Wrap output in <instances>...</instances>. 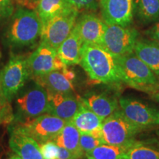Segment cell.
<instances>
[{
  "instance_id": "7402d4cb",
  "label": "cell",
  "mask_w": 159,
  "mask_h": 159,
  "mask_svg": "<svg viewBox=\"0 0 159 159\" xmlns=\"http://www.w3.org/2000/svg\"><path fill=\"white\" fill-rule=\"evenodd\" d=\"M134 15L144 25L159 21V0H134Z\"/></svg>"
},
{
  "instance_id": "8fae6325",
  "label": "cell",
  "mask_w": 159,
  "mask_h": 159,
  "mask_svg": "<svg viewBox=\"0 0 159 159\" xmlns=\"http://www.w3.org/2000/svg\"><path fill=\"white\" fill-rule=\"evenodd\" d=\"M119 108L133 124L142 130L159 125V110L152 108L137 99L122 97Z\"/></svg>"
},
{
  "instance_id": "cb8c5ba5",
  "label": "cell",
  "mask_w": 159,
  "mask_h": 159,
  "mask_svg": "<svg viewBox=\"0 0 159 159\" xmlns=\"http://www.w3.org/2000/svg\"><path fill=\"white\" fill-rule=\"evenodd\" d=\"M131 144L119 146L102 144L85 155L88 159H122L123 155Z\"/></svg>"
},
{
  "instance_id": "f1b7e54d",
  "label": "cell",
  "mask_w": 159,
  "mask_h": 159,
  "mask_svg": "<svg viewBox=\"0 0 159 159\" xmlns=\"http://www.w3.org/2000/svg\"><path fill=\"white\" fill-rule=\"evenodd\" d=\"M41 152L43 159H57L60 147L53 141H49L40 145Z\"/></svg>"
},
{
  "instance_id": "6da1fadb",
  "label": "cell",
  "mask_w": 159,
  "mask_h": 159,
  "mask_svg": "<svg viewBox=\"0 0 159 159\" xmlns=\"http://www.w3.org/2000/svg\"><path fill=\"white\" fill-rule=\"evenodd\" d=\"M80 64L94 82L111 85L122 82L116 57L101 45L83 43Z\"/></svg>"
},
{
  "instance_id": "484cf974",
  "label": "cell",
  "mask_w": 159,
  "mask_h": 159,
  "mask_svg": "<svg viewBox=\"0 0 159 159\" xmlns=\"http://www.w3.org/2000/svg\"><path fill=\"white\" fill-rule=\"evenodd\" d=\"M10 102L4 94L0 83V125L9 124L14 118Z\"/></svg>"
},
{
  "instance_id": "d590c367",
  "label": "cell",
  "mask_w": 159,
  "mask_h": 159,
  "mask_svg": "<svg viewBox=\"0 0 159 159\" xmlns=\"http://www.w3.org/2000/svg\"><path fill=\"white\" fill-rule=\"evenodd\" d=\"M19 1H21V3L23 4V2H24V0H19Z\"/></svg>"
},
{
  "instance_id": "4fadbf2b",
  "label": "cell",
  "mask_w": 159,
  "mask_h": 159,
  "mask_svg": "<svg viewBox=\"0 0 159 159\" xmlns=\"http://www.w3.org/2000/svg\"><path fill=\"white\" fill-rule=\"evenodd\" d=\"M9 145L21 159H43L39 143L19 125L10 129Z\"/></svg>"
},
{
  "instance_id": "f546056e",
  "label": "cell",
  "mask_w": 159,
  "mask_h": 159,
  "mask_svg": "<svg viewBox=\"0 0 159 159\" xmlns=\"http://www.w3.org/2000/svg\"><path fill=\"white\" fill-rule=\"evenodd\" d=\"M15 0H0V20L11 17L14 13Z\"/></svg>"
},
{
  "instance_id": "277c9868",
  "label": "cell",
  "mask_w": 159,
  "mask_h": 159,
  "mask_svg": "<svg viewBox=\"0 0 159 159\" xmlns=\"http://www.w3.org/2000/svg\"><path fill=\"white\" fill-rule=\"evenodd\" d=\"M142 130L133 124L120 108L103 121L101 130L104 144L119 146L133 144L136 135Z\"/></svg>"
},
{
  "instance_id": "30bf717a",
  "label": "cell",
  "mask_w": 159,
  "mask_h": 159,
  "mask_svg": "<svg viewBox=\"0 0 159 159\" xmlns=\"http://www.w3.org/2000/svg\"><path fill=\"white\" fill-rule=\"evenodd\" d=\"M27 65L32 78L67 67L59 57L56 49L41 41L27 57Z\"/></svg>"
},
{
  "instance_id": "ac0fdd59",
  "label": "cell",
  "mask_w": 159,
  "mask_h": 159,
  "mask_svg": "<svg viewBox=\"0 0 159 159\" xmlns=\"http://www.w3.org/2000/svg\"><path fill=\"white\" fill-rule=\"evenodd\" d=\"M71 122L78 129L80 134H91L102 140L101 130L103 120L90 109L85 106L82 102L79 110L75 114Z\"/></svg>"
},
{
  "instance_id": "83f0119b",
  "label": "cell",
  "mask_w": 159,
  "mask_h": 159,
  "mask_svg": "<svg viewBox=\"0 0 159 159\" xmlns=\"http://www.w3.org/2000/svg\"><path fill=\"white\" fill-rule=\"evenodd\" d=\"M77 11H96L99 7V0H66Z\"/></svg>"
},
{
  "instance_id": "5b68a950",
  "label": "cell",
  "mask_w": 159,
  "mask_h": 159,
  "mask_svg": "<svg viewBox=\"0 0 159 159\" xmlns=\"http://www.w3.org/2000/svg\"><path fill=\"white\" fill-rule=\"evenodd\" d=\"M30 77L27 58L21 55H12L0 71V83L4 94L11 101Z\"/></svg>"
},
{
  "instance_id": "4dcf8cb0",
  "label": "cell",
  "mask_w": 159,
  "mask_h": 159,
  "mask_svg": "<svg viewBox=\"0 0 159 159\" xmlns=\"http://www.w3.org/2000/svg\"><path fill=\"white\" fill-rule=\"evenodd\" d=\"M146 34L152 41L159 44V21L148 30Z\"/></svg>"
},
{
  "instance_id": "4316f807",
  "label": "cell",
  "mask_w": 159,
  "mask_h": 159,
  "mask_svg": "<svg viewBox=\"0 0 159 159\" xmlns=\"http://www.w3.org/2000/svg\"><path fill=\"white\" fill-rule=\"evenodd\" d=\"M102 144H104L103 141L98 137L89 134H80V146L84 153H86Z\"/></svg>"
},
{
  "instance_id": "52a82bcc",
  "label": "cell",
  "mask_w": 159,
  "mask_h": 159,
  "mask_svg": "<svg viewBox=\"0 0 159 159\" xmlns=\"http://www.w3.org/2000/svg\"><path fill=\"white\" fill-rule=\"evenodd\" d=\"M79 11L75 7L67 10L43 25L41 41L51 47L58 48L74 28Z\"/></svg>"
},
{
  "instance_id": "ba28073f",
  "label": "cell",
  "mask_w": 159,
  "mask_h": 159,
  "mask_svg": "<svg viewBox=\"0 0 159 159\" xmlns=\"http://www.w3.org/2000/svg\"><path fill=\"white\" fill-rule=\"evenodd\" d=\"M66 122L54 115L44 114L24 121L19 125L41 145L54 140Z\"/></svg>"
},
{
  "instance_id": "9a60e30c",
  "label": "cell",
  "mask_w": 159,
  "mask_h": 159,
  "mask_svg": "<svg viewBox=\"0 0 159 159\" xmlns=\"http://www.w3.org/2000/svg\"><path fill=\"white\" fill-rule=\"evenodd\" d=\"M48 95L49 114L63 120L71 121L80 107V99L70 94L46 90Z\"/></svg>"
},
{
  "instance_id": "8992f818",
  "label": "cell",
  "mask_w": 159,
  "mask_h": 159,
  "mask_svg": "<svg viewBox=\"0 0 159 159\" xmlns=\"http://www.w3.org/2000/svg\"><path fill=\"white\" fill-rule=\"evenodd\" d=\"M139 33L134 27L107 25L101 46L114 57L134 52Z\"/></svg>"
},
{
  "instance_id": "1f68e13d",
  "label": "cell",
  "mask_w": 159,
  "mask_h": 159,
  "mask_svg": "<svg viewBox=\"0 0 159 159\" xmlns=\"http://www.w3.org/2000/svg\"><path fill=\"white\" fill-rule=\"evenodd\" d=\"M57 159H78L77 156L66 149L60 148L59 155Z\"/></svg>"
},
{
  "instance_id": "d6986e66",
  "label": "cell",
  "mask_w": 159,
  "mask_h": 159,
  "mask_svg": "<svg viewBox=\"0 0 159 159\" xmlns=\"http://www.w3.org/2000/svg\"><path fill=\"white\" fill-rule=\"evenodd\" d=\"M81 40L76 27H74L69 36L57 49V55L63 63L68 66L80 64L83 49Z\"/></svg>"
},
{
  "instance_id": "7a4b0ae2",
  "label": "cell",
  "mask_w": 159,
  "mask_h": 159,
  "mask_svg": "<svg viewBox=\"0 0 159 159\" xmlns=\"http://www.w3.org/2000/svg\"><path fill=\"white\" fill-rule=\"evenodd\" d=\"M43 25L35 11L19 8L11 16L5 33L7 43L21 48L34 44L41 38Z\"/></svg>"
},
{
  "instance_id": "d4e9b609",
  "label": "cell",
  "mask_w": 159,
  "mask_h": 159,
  "mask_svg": "<svg viewBox=\"0 0 159 159\" xmlns=\"http://www.w3.org/2000/svg\"><path fill=\"white\" fill-rule=\"evenodd\" d=\"M122 159H159V150L144 143L134 142Z\"/></svg>"
},
{
  "instance_id": "44dd1931",
  "label": "cell",
  "mask_w": 159,
  "mask_h": 159,
  "mask_svg": "<svg viewBox=\"0 0 159 159\" xmlns=\"http://www.w3.org/2000/svg\"><path fill=\"white\" fill-rule=\"evenodd\" d=\"M134 52L159 78V44L152 41L138 40Z\"/></svg>"
},
{
  "instance_id": "ffe728a7",
  "label": "cell",
  "mask_w": 159,
  "mask_h": 159,
  "mask_svg": "<svg viewBox=\"0 0 159 159\" xmlns=\"http://www.w3.org/2000/svg\"><path fill=\"white\" fill-rule=\"evenodd\" d=\"M80 132L74 124L69 121L66 122L53 142L60 148H65L71 151L79 159L82 158L84 155V152L80 146Z\"/></svg>"
},
{
  "instance_id": "603a6c76",
  "label": "cell",
  "mask_w": 159,
  "mask_h": 159,
  "mask_svg": "<svg viewBox=\"0 0 159 159\" xmlns=\"http://www.w3.org/2000/svg\"><path fill=\"white\" fill-rule=\"evenodd\" d=\"M71 7L66 0H39L35 11L44 25L52 18Z\"/></svg>"
},
{
  "instance_id": "e0dca14e",
  "label": "cell",
  "mask_w": 159,
  "mask_h": 159,
  "mask_svg": "<svg viewBox=\"0 0 159 159\" xmlns=\"http://www.w3.org/2000/svg\"><path fill=\"white\" fill-rule=\"evenodd\" d=\"M80 99L83 104L100 117L103 121L119 108V101L105 93H88Z\"/></svg>"
},
{
  "instance_id": "d6a6232c",
  "label": "cell",
  "mask_w": 159,
  "mask_h": 159,
  "mask_svg": "<svg viewBox=\"0 0 159 159\" xmlns=\"http://www.w3.org/2000/svg\"><path fill=\"white\" fill-rule=\"evenodd\" d=\"M38 2H39V0H24L23 5L30 6V7L33 5L36 6Z\"/></svg>"
},
{
  "instance_id": "3957f363",
  "label": "cell",
  "mask_w": 159,
  "mask_h": 159,
  "mask_svg": "<svg viewBox=\"0 0 159 159\" xmlns=\"http://www.w3.org/2000/svg\"><path fill=\"white\" fill-rule=\"evenodd\" d=\"M122 81L131 88L150 94L159 88V78L134 52L116 57Z\"/></svg>"
},
{
  "instance_id": "836d02e7",
  "label": "cell",
  "mask_w": 159,
  "mask_h": 159,
  "mask_svg": "<svg viewBox=\"0 0 159 159\" xmlns=\"http://www.w3.org/2000/svg\"><path fill=\"white\" fill-rule=\"evenodd\" d=\"M151 95L152 96V98H153L154 99H156L157 102H159V88L157 89V91H156V92H154L153 94H151Z\"/></svg>"
},
{
  "instance_id": "2e32d148",
  "label": "cell",
  "mask_w": 159,
  "mask_h": 159,
  "mask_svg": "<svg viewBox=\"0 0 159 159\" xmlns=\"http://www.w3.org/2000/svg\"><path fill=\"white\" fill-rule=\"evenodd\" d=\"M75 77L74 71L66 67L61 70L52 71L48 74L33 77V80L45 90L70 94L74 91Z\"/></svg>"
},
{
  "instance_id": "e575fe53",
  "label": "cell",
  "mask_w": 159,
  "mask_h": 159,
  "mask_svg": "<svg viewBox=\"0 0 159 159\" xmlns=\"http://www.w3.org/2000/svg\"><path fill=\"white\" fill-rule=\"evenodd\" d=\"M7 159H21L19 156H18L17 155H13V156H11Z\"/></svg>"
},
{
  "instance_id": "7c38bea8",
  "label": "cell",
  "mask_w": 159,
  "mask_h": 159,
  "mask_svg": "<svg viewBox=\"0 0 159 159\" xmlns=\"http://www.w3.org/2000/svg\"><path fill=\"white\" fill-rule=\"evenodd\" d=\"M134 0H99L102 19L107 25L130 26L134 20Z\"/></svg>"
},
{
  "instance_id": "9c48e42d",
  "label": "cell",
  "mask_w": 159,
  "mask_h": 159,
  "mask_svg": "<svg viewBox=\"0 0 159 159\" xmlns=\"http://www.w3.org/2000/svg\"><path fill=\"white\" fill-rule=\"evenodd\" d=\"M16 109L20 119L25 120L49 114L48 95L43 87L35 83L16 99Z\"/></svg>"
},
{
  "instance_id": "5bb4252c",
  "label": "cell",
  "mask_w": 159,
  "mask_h": 159,
  "mask_svg": "<svg viewBox=\"0 0 159 159\" xmlns=\"http://www.w3.org/2000/svg\"><path fill=\"white\" fill-rule=\"evenodd\" d=\"M75 27L83 43L102 44L106 23L98 16L92 13H84L77 17Z\"/></svg>"
}]
</instances>
